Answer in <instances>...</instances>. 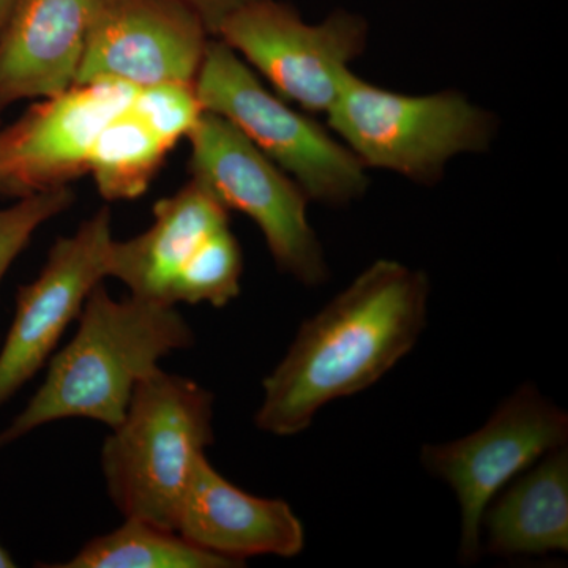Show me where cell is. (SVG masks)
Returning <instances> with one entry per match:
<instances>
[{"label": "cell", "mask_w": 568, "mask_h": 568, "mask_svg": "<svg viewBox=\"0 0 568 568\" xmlns=\"http://www.w3.org/2000/svg\"><path fill=\"white\" fill-rule=\"evenodd\" d=\"M429 283L381 260L298 328L264 379L254 424L275 436L305 432L321 407L372 387L414 349L426 324Z\"/></svg>", "instance_id": "cell-1"}, {"label": "cell", "mask_w": 568, "mask_h": 568, "mask_svg": "<svg viewBox=\"0 0 568 568\" xmlns=\"http://www.w3.org/2000/svg\"><path fill=\"white\" fill-rule=\"evenodd\" d=\"M77 334L50 362L43 386L0 432V448L62 418H89L115 428L134 388L160 361L194 343L178 306L133 297L115 301L100 283L82 308Z\"/></svg>", "instance_id": "cell-2"}, {"label": "cell", "mask_w": 568, "mask_h": 568, "mask_svg": "<svg viewBox=\"0 0 568 568\" xmlns=\"http://www.w3.org/2000/svg\"><path fill=\"white\" fill-rule=\"evenodd\" d=\"M212 418L213 395L189 377L156 368L138 384L102 450L108 495L123 517L178 529L194 465L213 444Z\"/></svg>", "instance_id": "cell-3"}, {"label": "cell", "mask_w": 568, "mask_h": 568, "mask_svg": "<svg viewBox=\"0 0 568 568\" xmlns=\"http://www.w3.org/2000/svg\"><path fill=\"white\" fill-rule=\"evenodd\" d=\"M328 123L365 166L436 183L452 156L487 149L495 119L458 92L402 95L347 70Z\"/></svg>", "instance_id": "cell-4"}, {"label": "cell", "mask_w": 568, "mask_h": 568, "mask_svg": "<svg viewBox=\"0 0 568 568\" xmlns=\"http://www.w3.org/2000/svg\"><path fill=\"white\" fill-rule=\"evenodd\" d=\"M194 84L204 110L233 123L306 196L345 205L365 192L368 179L357 155L268 92L241 55L216 37L209 41Z\"/></svg>", "instance_id": "cell-5"}, {"label": "cell", "mask_w": 568, "mask_h": 568, "mask_svg": "<svg viewBox=\"0 0 568 568\" xmlns=\"http://www.w3.org/2000/svg\"><path fill=\"white\" fill-rule=\"evenodd\" d=\"M189 141L192 181L257 224L280 271L306 286L323 284L328 268L302 186L215 112L204 111Z\"/></svg>", "instance_id": "cell-6"}, {"label": "cell", "mask_w": 568, "mask_h": 568, "mask_svg": "<svg viewBox=\"0 0 568 568\" xmlns=\"http://www.w3.org/2000/svg\"><path fill=\"white\" fill-rule=\"evenodd\" d=\"M567 440L566 410L526 384L500 403L477 432L422 447V465L457 496L463 564L477 562L480 556L481 517L493 497L549 452L566 447Z\"/></svg>", "instance_id": "cell-7"}, {"label": "cell", "mask_w": 568, "mask_h": 568, "mask_svg": "<svg viewBox=\"0 0 568 568\" xmlns=\"http://www.w3.org/2000/svg\"><path fill=\"white\" fill-rule=\"evenodd\" d=\"M366 36L361 14L336 10L320 24H306L287 3L250 0L215 37L252 63L280 97L306 111L328 112L347 63L365 50Z\"/></svg>", "instance_id": "cell-8"}, {"label": "cell", "mask_w": 568, "mask_h": 568, "mask_svg": "<svg viewBox=\"0 0 568 568\" xmlns=\"http://www.w3.org/2000/svg\"><path fill=\"white\" fill-rule=\"evenodd\" d=\"M114 244L110 209L59 237L32 283L22 284L6 343L0 349V406L47 364L63 332L80 317L92 291L110 276Z\"/></svg>", "instance_id": "cell-9"}, {"label": "cell", "mask_w": 568, "mask_h": 568, "mask_svg": "<svg viewBox=\"0 0 568 568\" xmlns=\"http://www.w3.org/2000/svg\"><path fill=\"white\" fill-rule=\"evenodd\" d=\"M209 36L200 14L182 0H100L74 84H194Z\"/></svg>", "instance_id": "cell-10"}, {"label": "cell", "mask_w": 568, "mask_h": 568, "mask_svg": "<svg viewBox=\"0 0 568 568\" xmlns=\"http://www.w3.org/2000/svg\"><path fill=\"white\" fill-rule=\"evenodd\" d=\"M134 92L126 82L92 81L33 104L0 129V179L18 200L89 174L97 138Z\"/></svg>", "instance_id": "cell-11"}, {"label": "cell", "mask_w": 568, "mask_h": 568, "mask_svg": "<svg viewBox=\"0 0 568 568\" xmlns=\"http://www.w3.org/2000/svg\"><path fill=\"white\" fill-rule=\"evenodd\" d=\"M175 530L194 547L241 567L254 556L294 558L305 545L304 526L290 504L235 487L205 455L194 465Z\"/></svg>", "instance_id": "cell-12"}, {"label": "cell", "mask_w": 568, "mask_h": 568, "mask_svg": "<svg viewBox=\"0 0 568 568\" xmlns=\"http://www.w3.org/2000/svg\"><path fill=\"white\" fill-rule=\"evenodd\" d=\"M100 0H18L0 32V112L77 81Z\"/></svg>", "instance_id": "cell-13"}, {"label": "cell", "mask_w": 568, "mask_h": 568, "mask_svg": "<svg viewBox=\"0 0 568 568\" xmlns=\"http://www.w3.org/2000/svg\"><path fill=\"white\" fill-rule=\"evenodd\" d=\"M227 226V209L200 183L190 181L155 204L149 230L130 241H114L110 276L121 280L133 297L175 305L182 276L213 235Z\"/></svg>", "instance_id": "cell-14"}, {"label": "cell", "mask_w": 568, "mask_h": 568, "mask_svg": "<svg viewBox=\"0 0 568 568\" xmlns=\"http://www.w3.org/2000/svg\"><path fill=\"white\" fill-rule=\"evenodd\" d=\"M485 548L500 558L568 549V450L556 448L523 470L485 508Z\"/></svg>", "instance_id": "cell-15"}, {"label": "cell", "mask_w": 568, "mask_h": 568, "mask_svg": "<svg viewBox=\"0 0 568 568\" xmlns=\"http://www.w3.org/2000/svg\"><path fill=\"white\" fill-rule=\"evenodd\" d=\"M171 151L173 145L153 132L129 104L97 138L89 174L104 200H136L148 192Z\"/></svg>", "instance_id": "cell-16"}, {"label": "cell", "mask_w": 568, "mask_h": 568, "mask_svg": "<svg viewBox=\"0 0 568 568\" xmlns=\"http://www.w3.org/2000/svg\"><path fill=\"white\" fill-rule=\"evenodd\" d=\"M51 568H233V560L194 547L175 530L125 518L110 534L89 540L70 560Z\"/></svg>", "instance_id": "cell-17"}, {"label": "cell", "mask_w": 568, "mask_h": 568, "mask_svg": "<svg viewBox=\"0 0 568 568\" xmlns=\"http://www.w3.org/2000/svg\"><path fill=\"white\" fill-rule=\"evenodd\" d=\"M130 108L173 148L182 138H189L205 111L196 84L190 82L136 88Z\"/></svg>", "instance_id": "cell-18"}, {"label": "cell", "mask_w": 568, "mask_h": 568, "mask_svg": "<svg viewBox=\"0 0 568 568\" xmlns=\"http://www.w3.org/2000/svg\"><path fill=\"white\" fill-rule=\"evenodd\" d=\"M73 201L70 186L63 185L18 197L10 207L0 209V282L10 265L31 244L41 224L61 215Z\"/></svg>", "instance_id": "cell-19"}, {"label": "cell", "mask_w": 568, "mask_h": 568, "mask_svg": "<svg viewBox=\"0 0 568 568\" xmlns=\"http://www.w3.org/2000/svg\"><path fill=\"white\" fill-rule=\"evenodd\" d=\"M182 2L192 7V9L200 14L209 33L215 37L223 21L226 20L230 14H233L235 10L248 3L250 0H182Z\"/></svg>", "instance_id": "cell-20"}, {"label": "cell", "mask_w": 568, "mask_h": 568, "mask_svg": "<svg viewBox=\"0 0 568 568\" xmlns=\"http://www.w3.org/2000/svg\"><path fill=\"white\" fill-rule=\"evenodd\" d=\"M18 0H0V32H2L3 26L17 6Z\"/></svg>", "instance_id": "cell-21"}, {"label": "cell", "mask_w": 568, "mask_h": 568, "mask_svg": "<svg viewBox=\"0 0 568 568\" xmlns=\"http://www.w3.org/2000/svg\"><path fill=\"white\" fill-rule=\"evenodd\" d=\"M14 566H17V564H14V560L11 559V556L9 555V552H7V549L3 548L2 545H0V568H11Z\"/></svg>", "instance_id": "cell-22"}, {"label": "cell", "mask_w": 568, "mask_h": 568, "mask_svg": "<svg viewBox=\"0 0 568 568\" xmlns=\"http://www.w3.org/2000/svg\"><path fill=\"white\" fill-rule=\"evenodd\" d=\"M0 141H2V133H0ZM0 196L14 197L11 193L10 186L0 179Z\"/></svg>", "instance_id": "cell-23"}]
</instances>
